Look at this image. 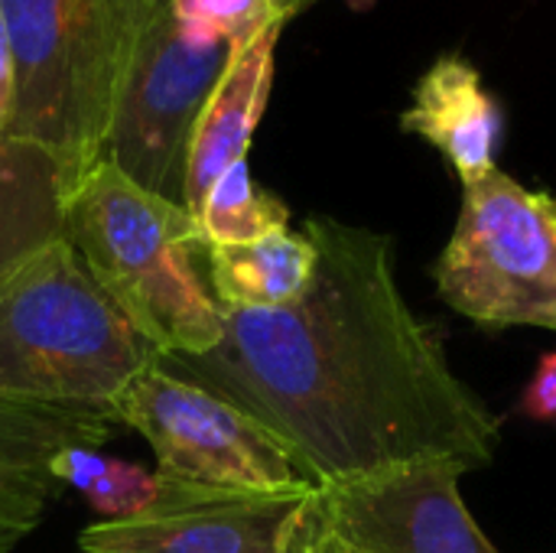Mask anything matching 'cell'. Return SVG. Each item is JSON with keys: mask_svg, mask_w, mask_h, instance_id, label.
<instances>
[{"mask_svg": "<svg viewBox=\"0 0 556 553\" xmlns=\"http://www.w3.org/2000/svg\"><path fill=\"white\" fill-rule=\"evenodd\" d=\"M521 411L541 424L556 420V352H547L538 362V372L521 394Z\"/></svg>", "mask_w": 556, "mask_h": 553, "instance_id": "ac0fdd59", "label": "cell"}, {"mask_svg": "<svg viewBox=\"0 0 556 553\" xmlns=\"http://www.w3.org/2000/svg\"><path fill=\"white\" fill-rule=\"evenodd\" d=\"M104 460L98 450L91 447H68L52 460V473L62 486H72L78 492H88V486L98 479V473L104 469Z\"/></svg>", "mask_w": 556, "mask_h": 553, "instance_id": "d6986e66", "label": "cell"}, {"mask_svg": "<svg viewBox=\"0 0 556 553\" xmlns=\"http://www.w3.org/2000/svg\"><path fill=\"white\" fill-rule=\"evenodd\" d=\"M114 427L111 407L0 398V553L29 538L59 499L52 460L68 447H104Z\"/></svg>", "mask_w": 556, "mask_h": 553, "instance_id": "30bf717a", "label": "cell"}, {"mask_svg": "<svg viewBox=\"0 0 556 553\" xmlns=\"http://www.w3.org/2000/svg\"><path fill=\"white\" fill-rule=\"evenodd\" d=\"M208 284L222 310H274L303 297L316 271L306 231H274L251 244L205 248Z\"/></svg>", "mask_w": 556, "mask_h": 553, "instance_id": "5bb4252c", "label": "cell"}, {"mask_svg": "<svg viewBox=\"0 0 556 553\" xmlns=\"http://www.w3.org/2000/svg\"><path fill=\"white\" fill-rule=\"evenodd\" d=\"M166 10L182 42L195 49H208L218 42L244 49L270 23H287L293 16L274 0H166Z\"/></svg>", "mask_w": 556, "mask_h": 553, "instance_id": "2e32d148", "label": "cell"}, {"mask_svg": "<svg viewBox=\"0 0 556 553\" xmlns=\"http://www.w3.org/2000/svg\"><path fill=\"white\" fill-rule=\"evenodd\" d=\"M300 300L222 310V342L153 365L251 417L313 489L417 463L492 466L502 417L456 375L394 271L388 235L309 218Z\"/></svg>", "mask_w": 556, "mask_h": 553, "instance_id": "6da1fadb", "label": "cell"}, {"mask_svg": "<svg viewBox=\"0 0 556 553\" xmlns=\"http://www.w3.org/2000/svg\"><path fill=\"white\" fill-rule=\"evenodd\" d=\"M156 486H160V473H147L143 466L121 463V460H104V469L88 486L85 499L94 512L104 515V521H117V518L140 515L153 502Z\"/></svg>", "mask_w": 556, "mask_h": 553, "instance_id": "e0dca14e", "label": "cell"}, {"mask_svg": "<svg viewBox=\"0 0 556 553\" xmlns=\"http://www.w3.org/2000/svg\"><path fill=\"white\" fill-rule=\"evenodd\" d=\"M283 23H270L257 39L235 52L218 78L192 134L186 169V209L199 215L215 179L248 156L274 85V49Z\"/></svg>", "mask_w": 556, "mask_h": 553, "instance_id": "8fae6325", "label": "cell"}, {"mask_svg": "<svg viewBox=\"0 0 556 553\" xmlns=\"http://www.w3.org/2000/svg\"><path fill=\"white\" fill-rule=\"evenodd\" d=\"M401 127L430 140L453 163L463 186L498 169L502 108L463 55H443L430 65L414 88V104L401 114Z\"/></svg>", "mask_w": 556, "mask_h": 553, "instance_id": "7c38bea8", "label": "cell"}, {"mask_svg": "<svg viewBox=\"0 0 556 553\" xmlns=\"http://www.w3.org/2000/svg\"><path fill=\"white\" fill-rule=\"evenodd\" d=\"M156 453L160 476L248 492H309L287 453L222 398L150 365L111 404Z\"/></svg>", "mask_w": 556, "mask_h": 553, "instance_id": "52a82bcc", "label": "cell"}, {"mask_svg": "<svg viewBox=\"0 0 556 553\" xmlns=\"http://www.w3.org/2000/svg\"><path fill=\"white\" fill-rule=\"evenodd\" d=\"M153 355L68 238L0 277V398L111 407Z\"/></svg>", "mask_w": 556, "mask_h": 553, "instance_id": "277c9868", "label": "cell"}, {"mask_svg": "<svg viewBox=\"0 0 556 553\" xmlns=\"http://www.w3.org/2000/svg\"><path fill=\"white\" fill-rule=\"evenodd\" d=\"M274 3H277V7H283V10H290V13L300 7V0H274Z\"/></svg>", "mask_w": 556, "mask_h": 553, "instance_id": "7402d4cb", "label": "cell"}, {"mask_svg": "<svg viewBox=\"0 0 556 553\" xmlns=\"http://www.w3.org/2000/svg\"><path fill=\"white\" fill-rule=\"evenodd\" d=\"M10 111H13V55H10L7 23H3V13H0V127L3 130L10 124Z\"/></svg>", "mask_w": 556, "mask_h": 553, "instance_id": "44dd1931", "label": "cell"}, {"mask_svg": "<svg viewBox=\"0 0 556 553\" xmlns=\"http://www.w3.org/2000/svg\"><path fill=\"white\" fill-rule=\"evenodd\" d=\"M65 238L156 355H199L222 342V306L195 274L205 244L189 209L101 156L65 202Z\"/></svg>", "mask_w": 556, "mask_h": 553, "instance_id": "7a4b0ae2", "label": "cell"}, {"mask_svg": "<svg viewBox=\"0 0 556 553\" xmlns=\"http://www.w3.org/2000/svg\"><path fill=\"white\" fill-rule=\"evenodd\" d=\"M153 10L147 0H0L13 55L7 130L59 163L65 196L104 156L111 114Z\"/></svg>", "mask_w": 556, "mask_h": 553, "instance_id": "3957f363", "label": "cell"}, {"mask_svg": "<svg viewBox=\"0 0 556 553\" xmlns=\"http://www.w3.org/2000/svg\"><path fill=\"white\" fill-rule=\"evenodd\" d=\"M235 52L231 42L208 49L182 42L166 3L156 7L127 65L104 156L143 189L186 209L192 134Z\"/></svg>", "mask_w": 556, "mask_h": 553, "instance_id": "8992f818", "label": "cell"}, {"mask_svg": "<svg viewBox=\"0 0 556 553\" xmlns=\"http://www.w3.org/2000/svg\"><path fill=\"white\" fill-rule=\"evenodd\" d=\"M65 199L59 163L0 127V277L65 238Z\"/></svg>", "mask_w": 556, "mask_h": 553, "instance_id": "4fadbf2b", "label": "cell"}, {"mask_svg": "<svg viewBox=\"0 0 556 553\" xmlns=\"http://www.w3.org/2000/svg\"><path fill=\"white\" fill-rule=\"evenodd\" d=\"M147 3H150V7H163L166 0H147Z\"/></svg>", "mask_w": 556, "mask_h": 553, "instance_id": "603a6c76", "label": "cell"}, {"mask_svg": "<svg viewBox=\"0 0 556 553\" xmlns=\"http://www.w3.org/2000/svg\"><path fill=\"white\" fill-rule=\"evenodd\" d=\"M195 222L205 248L251 244L264 235L283 231L290 222V209L274 192L257 189L248 160H241L215 179Z\"/></svg>", "mask_w": 556, "mask_h": 553, "instance_id": "9a60e30c", "label": "cell"}, {"mask_svg": "<svg viewBox=\"0 0 556 553\" xmlns=\"http://www.w3.org/2000/svg\"><path fill=\"white\" fill-rule=\"evenodd\" d=\"M316 492V489H313ZM287 553H339L336 541L326 535L316 508H313V495L303 502L296 521H293V531H290V541H287Z\"/></svg>", "mask_w": 556, "mask_h": 553, "instance_id": "ffe728a7", "label": "cell"}, {"mask_svg": "<svg viewBox=\"0 0 556 553\" xmlns=\"http://www.w3.org/2000/svg\"><path fill=\"white\" fill-rule=\"evenodd\" d=\"M433 280L440 300L482 329L556 332V196L502 169L463 186V209Z\"/></svg>", "mask_w": 556, "mask_h": 553, "instance_id": "5b68a950", "label": "cell"}, {"mask_svg": "<svg viewBox=\"0 0 556 553\" xmlns=\"http://www.w3.org/2000/svg\"><path fill=\"white\" fill-rule=\"evenodd\" d=\"M309 492L215 489L160 476L153 502L117 521L88 525L78 553H287Z\"/></svg>", "mask_w": 556, "mask_h": 553, "instance_id": "9c48e42d", "label": "cell"}, {"mask_svg": "<svg viewBox=\"0 0 556 553\" xmlns=\"http://www.w3.org/2000/svg\"><path fill=\"white\" fill-rule=\"evenodd\" d=\"M459 463H417L323 486L313 508L339 553H502L469 515Z\"/></svg>", "mask_w": 556, "mask_h": 553, "instance_id": "ba28073f", "label": "cell"}]
</instances>
